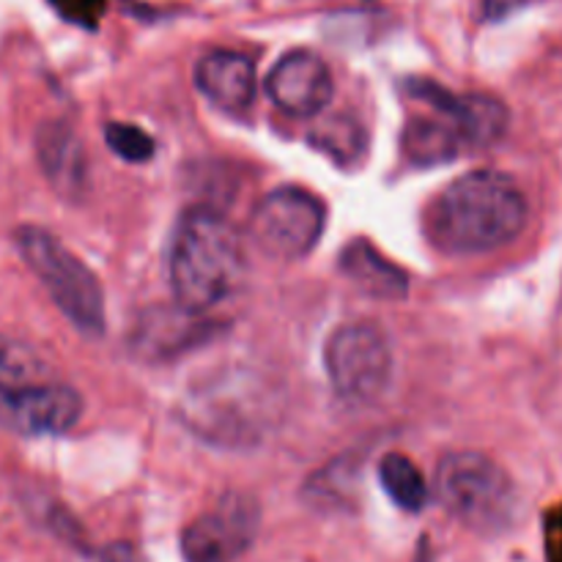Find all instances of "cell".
<instances>
[{
  "label": "cell",
  "mask_w": 562,
  "mask_h": 562,
  "mask_svg": "<svg viewBox=\"0 0 562 562\" xmlns=\"http://www.w3.org/2000/svg\"><path fill=\"white\" fill-rule=\"evenodd\" d=\"M530 206L503 170H472L450 181L428 209V234L450 256H483L525 231Z\"/></svg>",
  "instance_id": "1"
},
{
  "label": "cell",
  "mask_w": 562,
  "mask_h": 562,
  "mask_svg": "<svg viewBox=\"0 0 562 562\" xmlns=\"http://www.w3.org/2000/svg\"><path fill=\"white\" fill-rule=\"evenodd\" d=\"M170 289L176 305L209 313L234 294L245 272V252L228 220L212 206H192L179 217L170 239Z\"/></svg>",
  "instance_id": "2"
},
{
  "label": "cell",
  "mask_w": 562,
  "mask_h": 562,
  "mask_svg": "<svg viewBox=\"0 0 562 562\" xmlns=\"http://www.w3.org/2000/svg\"><path fill=\"white\" fill-rule=\"evenodd\" d=\"M278 390L256 371L228 368L187 390L179 420L212 448H256L278 420Z\"/></svg>",
  "instance_id": "3"
},
{
  "label": "cell",
  "mask_w": 562,
  "mask_h": 562,
  "mask_svg": "<svg viewBox=\"0 0 562 562\" xmlns=\"http://www.w3.org/2000/svg\"><path fill=\"white\" fill-rule=\"evenodd\" d=\"M434 488L453 519L483 536L505 532L519 514V494L508 472L475 450L445 456L437 467Z\"/></svg>",
  "instance_id": "4"
},
{
  "label": "cell",
  "mask_w": 562,
  "mask_h": 562,
  "mask_svg": "<svg viewBox=\"0 0 562 562\" xmlns=\"http://www.w3.org/2000/svg\"><path fill=\"white\" fill-rule=\"evenodd\" d=\"M14 241L22 261L31 267L71 327L88 338H99L104 333V294L97 274L38 225L16 228Z\"/></svg>",
  "instance_id": "5"
},
{
  "label": "cell",
  "mask_w": 562,
  "mask_h": 562,
  "mask_svg": "<svg viewBox=\"0 0 562 562\" xmlns=\"http://www.w3.org/2000/svg\"><path fill=\"white\" fill-rule=\"evenodd\" d=\"M329 384L349 404H371L387 390L393 373V351L373 324H344L324 349Z\"/></svg>",
  "instance_id": "6"
},
{
  "label": "cell",
  "mask_w": 562,
  "mask_h": 562,
  "mask_svg": "<svg viewBox=\"0 0 562 562\" xmlns=\"http://www.w3.org/2000/svg\"><path fill=\"white\" fill-rule=\"evenodd\" d=\"M324 223L327 214L313 192L280 187L256 206L250 217V236L263 256L274 261H300L318 245Z\"/></svg>",
  "instance_id": "7"
},
{
  "label": "cell",
  "mask_w": 562,
  "mask_h": 562,
  "mask_svg": "<svg viewBox=\"0 0 562 562\" xmlns=\"http://www.w3.org/2000/svg\"><path fill=\"white\" fill-rule=\"evenodd\" d=\"M261 510L247 494L231 492L209 514L192 521L181 536L187 562H234L250 549Z\"/></svg>",
  "instance_id": "8"
},
{
  "label": "cell",
  "mask_w": 562,
  "mask_h": 562,
  "mask_svg": "<svg viewBox=\"0 0 562 562\" xmlns=\"http://www.w3.org/2000/svg\"><path fill=\"white\" fill-rule=\"evenodd\" d=\"M80 415V395L66 384L0 387V428L20 437H58L75 428Z\"/></svg>",
  "instance_id": "9"
},
{
  "label": "cell",
  "mask_w": 562,
  "mask_h": 562,
  "mask_svg": "<svg viewBox=\"0 0 562 562\" xmlns=\"http://www.w3.org/2000/svg\"><path fill=\"white\" fill-rule=\"evenodd\" d=\"M409 93L448 119L464 148H488L508 132V108L492 93H453L431 80H409Z\"/></svg>",
  "instance_id": "10"
},
{
  "label": "cell",
  "mask_w": 562,
  "mask_h": 562,
  "mask_svg": "<svg viewBox=\"0 0 562 562\" xmlns=\"http://www.w3.org/2000/svg\"><path fill=\"white\" fill-rule=\"evenodd\" d=\"M267 93L274 108L294 119H313L324 113L333 99L329 66L311 49L285 53L267 75Z\"/></svg>",
  "instance_id": "11"
},
{
  "label": "cell",
  "mask_w": 562,
  "mask_h": 562,
  "mask_svg": "<svg viewBox=\"0 0 562 562\" xmlns=\"http://www.w3.org/2000/svg\"><path fill=\"white\" fill-rule=\"evenodd\" d=\"M212 335L214 322H209L206 313L184 311L181 305L151 307L135 322L130 346L140 360L165 362L195 349Z\"/></svg>",
  "instance_id": "12"
},
{
  "label": "cell",
  "mask_w": 562,
  "mask_h": 562,
  "mask_svg": "<svg viewBox=\"0 0 562 562\" xmlns=\"http://www.w3.org/2000/svg\"><path fill=\"white\" fill-rule=\"evenodd\" d=\"M195 82L203 97L228 113L247 110L256 99V66L236 49H214L195 66Z\"/></svg>",
  "instance_id": "13"
},
{
  "label": "cell",
  "mask_w": 562,
  "mask_h": 562,
  "mask_svg": "<svg viewBox=\"0 0 562 562\" xmlns=\"http://www.w3.org/2000/svg\"><path fill=\"white\" fill-rule=\"evenodd\" d=\"M36 157L55 192L80 198L88 184V159L80 137L66 121H47L36 135Z\"/></svg>",
  "instance_id": "14"
},
{
  "label": "cell",
  "mask_w": 562,
  "mask_h": 562,
  "mask_svg": "<svg viewBox=\"0 0 562 562\" xmlns=\"http://www.w3.org/2000/svg\"><path fill=\"white\" fill-rule=\"evenodd\" d=\"M340 269L346 278L368 296L398 302L409 294V274L384 258L368 239H355L340 256Z\"/></svg>",
  "instance_id": "15"
},
{
  "label": "cell",
  "mask_w": 562,
  "mask_h": 562,
  "mask_svg": "<svg viewBox=\"0 0 562 562\" xmlns=\"http://www.w3.org/2000/svg\"><path fill=\"white\" fill-rule=\"evenodd\" d=\"M464 151V143L456 135L448 119H428V115H417L406 124L404 130V154L409 162L420 165H442L456 159Z\"/></svg>",
  "instance_id": "16"
},
{
  "label": "cell",
  "mask_w": 562,
  "mask_h": 562,
  "mask_svg": "<svg viewBox=\"0 0 562 562\" xmlns=\"http://www.w3.org/2000/svg\"><path fill=\"white\" fill-rule=\"evenodd\" d=\"M379 481H382V488L387 492V497L401 510H409V514H417V510L426 508L428 497H431L420 467L401 453H387L379 461Z\"/></svg>",
  "instance_id": "17"
},
{
  "label": "cell",
  "mask_w": 562,
  "mask_h": 562,
  "mask_svg": "<svg viewBox=\"0 0 562 562\" xmlns=\"http://www.w3.org/2000/svg\"><path fill=\"white\" fill-rule=\"evenodd\" d=\"M311 143L318 151L329 154L335 162L351 165L360 159L362 148H366V132H362L360 121L351 115H333L311 132Z\"/></svg>",
  "instance_id": "18"
},
{
  "label": "cell",
  "mask_w": 562,
  "mask_h": 562,
  "mask_svg": "<svg viewBox=\"0 0 562 562\" xmlns=\"http://www.w3.org/2000/svg\"><path fill=\"white\" fill-rule=\"evenodd\" d=\"M47 368L27 346L0 335V387H22V384L47 382Z\"/></svg>",
  "instance_id": "19"
},
{
  "label": "cell",
  "mask_w": 562,
  "mask_h": 562,
  "mask_svg": "<svg viewBox=\"0 0 562 562\" xmlns=\"http://www.w3.org/2000/svg\"><path fill=\"white\" fill-rule=\"evenodd\" d=\"M104 140H108L110 151L119 154L126 162H148V159L154 157L151 135L135 124L110 121V124L104 126Z\"/></svg>",
  "instance_id": "20"
},
{
  "label": "cell",
  "mask_w": 562,
  "mask_h": 562,
  "mask_svg": "<svg viewBox=\"0 0 562 562\" xmlns=\"http://www.w3.org/2000/svg\"><path fill=\"white\" fill-rule=\"evenodd\" d=\"M55 9L77 25L93 27L104 11V0H53Z\"/></svg>",
  "instance_id": "21"
},
{
  "label": "cell",
  "mask_w": 562,
  "mask_h": 562,
  "mask_svg": "<svg viewBox=\"0 0 562 562\" xmlns=\"http://www.w3.org/2000/svg\"><path fill=\"white\" fill-rule=\"evenodd\" d=\"M543 541H547V562H562V503L547 514Z\"/></svg>",
  "instance_id": "22"
},
{
  "label": "cell",
  "mask_w": 562,
  "mask_h": 562,
  "mask_svg": "<svg viewBox=\"0 0 562 562\" xmlns=\"http://www.w3.org/2000/svg\"><path fill=\"white\" fill-rule=\"evenodd\" d=\"M525 3L527 0H483V14H486V20H503Z\"/></svg>",
  "instance_id": "23"
}]
</instances>
